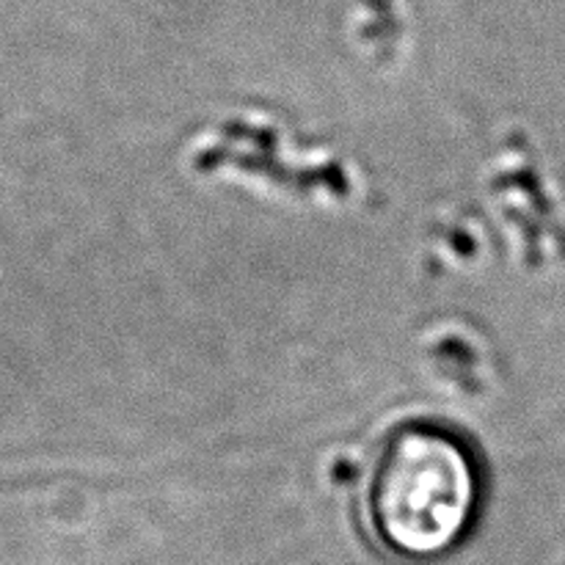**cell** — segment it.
I'll list each match as a JSON object with an SVG mask.
<instances>
[{"mask_svg": "<svg viewBox=\"0 0 565 565\" xmlns=\"http://www.w3.org/2000/svg\"><path fill=\"white\" fill-rule=\"evenodd\" d=\"M486 480L467 436L439 423H406L381 439L362 475L356 513L384 555L430 563L475 530Z\"/></svg>", "mask_w": 565, "mask_h": 565, "instance_id": "1", "label": "cell"}]
</instances>
